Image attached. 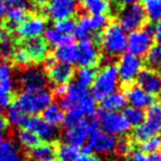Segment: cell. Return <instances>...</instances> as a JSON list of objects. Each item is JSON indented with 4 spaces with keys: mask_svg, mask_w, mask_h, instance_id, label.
<instances>
[{
    "mask_svg": "<svg viewBox=\"0 0 161 161\" xmlns=\"http://www.w3.org/2000/svg\"><path fill=\"white\" fill-rule=\"evenodd\" d=\"M97 38L101 43L102 51L108 57L123 55L127 48V32L117 22L108 23Z\"/></svg>",
    "mask_w": 161,
    "mask_h": 161,
    "instance_id": "6da1fadb",
    "label": "cell"
},
{
    "mask_svg": "<svg viewBox=\"0 0 161 161\" xmlns=\"http://www.w3.org/2000/svg\"><path fill=\"white\" fill-rule=\"evenodd\" d=\"M119 85L116 66L113 64L104 65L96 74L93 83L91 85L90 96L96 101H102L108 96L116 91Z\"/></svg>",
    "mask_w": 161,
    "mask_h": 161,
    "instance_id": "7a4b0ae2",
    "label": "cell"
},
{
    "mask_svg": "<svg viewBox=\"0 0 161 161\" xmlns=\"http://www.w3.org/2000/svg\"><path fill=\"white\" fill-rule=\"evenodd\" d=\"M53 96L51 91L45 88L35 90H23L18 96L14 104L25 115H37L43 112L45 108L52 103Z\"/></svg>",
    "mask_w": 161,
    "mask_h": 161,
    "instance_id": "3957f363",
    "label": "cell"
},
{
    "mask_svg": "<svg viewBox=\"0 0 161 161\" xmlns=\"http://www.w3.org/2000/svg\"><path fill=\"white\" fill-rule=\"evenodd\" d=\"M97 125L101 126V129L111 136H124L130 130L127 119L121 112H108L101 110L97 114Z\"/></svg>",
    "mask_w": 161,
    "mask_h": 161,
    "instance_id": "277c9868",
    "label": "cell"
},
{
    "mask_svg": "<svg viewBox=\"0 0 161 161\" xmlns=\"http://www.w3.org/2000/svg\"><path fill=\"white\" fill-rule=\"evenodd\" d=\"M65 128L66 142L79 148L86 144L90 133L97 128V122L91 119L90 117H85L71 124H66Z\"/></svg>",
    "mask_w": 161,
    "mask_h": 161,
    "instance_id": "5b68a950",
    "label": "cell"
},
{
    "mask_svg": "<svg viewBox=\"0 0 161 161\" xmlns=\"http://www.w3.org/2000/svg\"><path fill=\"white\" fill-rule=\"evenodd\" d=\"M153 30L149 26L135 30L127 34V48L126 52L138 57H142L147 54L153 45Z\"/></svg>",
    "mask_w": 161,
    "mask_h": 161,
    "instance_id": "8992f818",
    "label": "cell"
},
{
    "mask_svg": "<svg viewBox=\"0 0 161 161\" xmlns=\"http://www.w3.org/2000/svg\"><path fill=\"white\" fill-rule=\"evenodd\" d=\"M119 81L129 85L137 79L139 72L142 69V60L140 57L130 53H124L121 55L116 66Z\"/></svg>",
    "mask_w": 161,
    "mask_h": 161,
    "instance_id": "52a82bcc",
    "label": "cell"
},
{
    "mask_svg": "<svg viewBox=\"0 0 161 161\" xmlns=\"http://www.w3.org/2000/svg\"><path fill=\"white\" fill-rule=\"evenodd\" d=\"M146 19L147 18L140 4L134 3L128 4L119 11L117 23L126 32H133V31L142 28L146 22Z\"/></svg>",
    "mask_w": 161,
    "mask_h": 161,
    "instance_id": "ba28073f",
    "label": "cell"
},
{
    "mask_svg": "<svg viewBox=\"0 0 161 161\" xmlns=\"http://www.w3.org/2000/svg\"><path fill=\"white\" fill-rule=\"evenodd\" d=\"M45 13L55 22L71 19L78 10L77 0H48Z\"/></svg>",
    "mask_w": 161,
    "mask_h": 161,
    "instance_id": "9c48e42d",
    "label": "cell"
},
{
    "mask_svg": "<svg viewBox=\"0 0 161 161\" xmlns=\"http://www.w3.org/2000/svg\"><path fill=\"white\" fill-rule=\"evenodd\" d=\"M100 60V51L96 40L88 37L81 40L77 46V64L80 67L93 68Z\"/></svg>",
    "mask_w": 161,
    "mask_h": 161,
    "instance_id": "30bf717a",
    "label": "cell"
},
{
    "mask_svg": "<svg viewBox=\"0 0 161 161\" xmlns=\"http://www.w3.org/2000/svg\"><path fill=\"white\" fill-rule=\"evenodd\" d=\"M87 142L92 153L97 155H108L115 150L117 140L114 136H111L102 129L96 128L90 133Z\"/></svg>",
    "mask_w": 161,
    "mask_h": 161,
    "instance_id": "8fae6325",
    "label": "cell"
},
{
    "mask_svg": "<svg viewBox=\"0 0 161 161\" xmlns=\"http://www.w3.org/2000/svg\"><path fill=\"white\" fill-rule=\"evenodd\" d=\"M24 127L35 134L40 140H44L47 142L55 140L58 135L57 128L49 125L42 117L37 116V115L28 117L25 124H24Z\"/></svg>",
    "mask_w": 161,
    "mask_h": 161,
    "instance_id": "7c38bea8",
    "label": "cell"
},
{
    "mask_svg": "<svg viewBox=\"0 0 161 161\" xmlns=\"http://www.w3.org/2000/svg\"><path fill=\"white\" fill-rule=\"evenodd\" d=\"M46 30V21L44 18L33 15L26 18L20 25L17 26V33L22 40L37 38L44 34Z\"/></svg>",
    "mask_w": 161,
    "mask_h": 161,
    "instance_id": "4fadbf2b",
    "label": "cell"
},
{
    "mask_svg": "<svg viewBox=\"0 0 161 161\" xmlns=\"http://www.w3.org/2000/svg\"><path fill=\"white\" fill-rule=\"evenodd\" d=\"M137 86L150 96L161 94V74L151 68H142L137 77Z\"/></svg>",
    "mask_w": 161,
    "mask_h": 161,
    "instance_id": "5bb4252c",
    "label": "cell"
},
{
    "mask_svg": "<svg viewBox=\"0 0 161 161\" xmlns=\"http://www.w3.org/2000/svg\"><path fill=\"white\" fill-rule=\"evenodd\" d=\"M20 82L24 90H35L45 88L47 77L42 69L37 67H29L22 71Z\"/></svg>",
    "mask_w": 161,
    "mask_h": 161,
    "instance_id": "9a60e30c",
    "label": "cell"
},
{
    "mask_svg": "<svg viewBox=\"0 0 161 161\" xmlns=\"http://www.w3.org/2000/svg\"><path fill=\"white\" fill-rule=\"evenodd\" d=\"M124 94H125L126 101L129 104V106H134V108H140V110L147 108L148 106H150L151 103L155 102V97L147 93L137 85L129 86L125 90Z\"/></svg>",
    "mask_w": 161,
    "mask_h": 161,
    "instance_id": "2e32d148",
    "label": "cell"
},
{
    "mask_svg": "<svg viewBox=\"0 0 161 161\" xmlns=\"http://www.w3.org/2000/svg\"><path fill=\"white\" fill-rule=\"evenodd\" d=\"M48 71V79L55 86L68 85L74 77V69L71 65L64 64V63L55 62L47 69Z\"/></svg>",
    "mask_w": 161,
    "mask_h": 161,
    "instance_id": "e0dca14e",
    "label": "cell"
},
{
    "mask_svg": "<svg viewBox=\"0 0 161 161\" xmlns=\"http://www.w3.org/2000/svg\"><path fill=\"white\" fill-rule=\"evenodd\" d=\"M161 134V121L146 119L142 124L135 128L133 133V138L135 142H142L146 139Z\"/></svg>",
    "mask_w": 161,
    "mask_h": 161,
    "instance_id": "ac0fdd59",
    "label": "cell"
},
{
    "mask_svg": "<svg viewBox=\"0 0 161 161\" xmlns=\"http://www.w3.org/2000/svg\"><path fill=\"white\" fill-rule=\"evenodd\" d=\"M88 94H89V92H88L87 89L80 88L76 83L70 85L67 87L66 93L60 97L59 105L62 106V108L64 111H69L72 108H75L77 104L80 103L81 100Z\"/></svg>",
    "mask_w": 161,
    "mask_h": 161,
    "instance_id": "d6986e66",
    "label": "cell"
},
{
    "mask_svg": "<svg viewBox=\"0 0 161 161\" xmlns=\"http://www.w3.org/2000/svg\"><path fill=\"white\" fill-rule=\"evenodd\" d=\"M32 62H43L47 56V44L41 37L26 40L23 46Z\"/></svg>",
    "mask_w": 161,
    "mask_h": 161,
    "instance_id": "ffe728a7",
    "label": "cell"
},
{
    "mask_svg": "<svg viewBox=\"0 0 161 161\" xmlns=\"http://www.w3.org/2000/svg\"><path fill=\"white\" fill-rule=\"evenodd\" d=\"M66 113L58 103H49L42 112V119L49 125L57 127L64 123Z\"/></svg>",
    "mask_w": 161,
    "mask_h": 161,
    "instance_id": "44dd1931",
    "label": "cell"
},
{
    "mask_svg": "<svg viewBox=\"0 0 161 161\" xmlns=\"http://www.w3.org/2000/svg\"><path fill=\"white\" fill-rule=\"evenodd\" d=\"M102 110L108 111V112H121L122 110L126 108L127 105V101L124 92L121 91H114L108 96L105 99L101 101Z\"/></svg>",
    "mask_w": 161,
    "mask_h": 161,
    "instance_id": "7402d4cb",
    "label": "cell"
},
{
    "mask_svg": "<svg viewBox=\"0 0 161 161\" xmlns=\"http://www.w3.org/2000/svg\"><path fill=\"white\" fill-rule=\"evenodd\" d=\"M54 58L56 62L72 65L77 62V45L74 42L55 47Z\"/></svg>",
    "mask_w": 161,
    "mask_h": 161,
    "instance_id": "603a6c76",
    "label": "cell"
},
{
    "mask_svg": "<svg viewBox=\"0 0 161 161\" xmlns=\"http://www.w3.org/2000/svg\"><path fill=\"white\" fill-rule=\"evenodd\" d=\"M81 8L89 14H106L111 11V3L108 0H77Z\"/></svg>",
    "mask_w": 161,
    "mask_h": 161,
    "instance_id": "cb8c5ba5",
    "label": "cell"
},
{
    "mask_svg": "<svg viewBox=\"0 0 161 161\" xmlns=\"http://www.w3.org/2000/svg\"><path fill=\"white\" fill-rule=\"evenodd\" d=\"M12 66L8 62L0 63V96H11Z\"/></svg>",
    "mask_w": 161,
    "mask_h": 161,
    "instance_id": "d4e9b609",
    "label": "cell"
},
{
    "mask_svg": "<svg viewBox=\"0 0 161 161\" xmlns=\"http://www.w3.org/2000/svg\"><path fill=\"white\" fill-rule=\"evenodd\" d=\"M55 158L56 148L49 142H40L31 150V159L33 161H54Z\"/></svg>",
    "mask_w": 161,
    "mask_h": 161,
    "instance_id": "484cf974",
    "label": "cell"
},
{
    "mask_svg": "<svg viewBox=\"0 0 161 161\" xmlns=\"http://www.w3.org/2000/svg\"><path fill=\"white\" fill-rule=\"evenodd\" d=\"M0 161H23L17 145L11 140L0 142Z\"/></svg>",
    "mask_w": 161,
    "mask_h": 161,
    "instance_id": "4316f807",
    "label": "cell"
},
{
    "mask_svg": "<svg viewBox=\"0 0 161 161\" xmlns=\"http://www.w3.org/2000/svg\"><path fill=\"white\" fill-rule=\"evenodd\" d=\"M140 7L147 19L153 22L161 20V0H140Z\"/></svg>",
    "mask_w": 161,
    "mask_h": 161,
    "instance_id": "83f0119b",
    "label": "cell"
},
{
    "mask_svg": "<svg viewBox=\"0 0 161 161\" xmlns=\"http://www.w3.org/2000/svg\"><path fill=\"white\" fill-rule=\"evenodd\" d=\"M96 74L97 72L94 68L80 67L76 71V74H74L75 78H76V85L83 89H88L93 83Z\"/></svg>",
    "mask_w": 161,
    "mask_h": 161,
    "instance_id": "f1b7e54d",
    "label": "cell"
},
{
    "mask_svg": "<svg viewBox=\"0 0 161 161\" xmlns=\"http://www.w3.org/2000/svg\"><path fill=\"white\" fill-rule=\"evenodd\" d=\"M44 36H45V43L54 47L74 42L71 35H64V34L58 32L54 26L53 28L46 29L44 32Z\"/></svg>",
    "mask_w": 161,
    "mask_h": 161,
    "instance_id": "f546056e",
    "label": "cell"
},
{
    "mask_svg": "<svg viewBox=\"0 0 161 161\" xmlns=\"http://www.w3.org/2000/svg\"><path fill=\"white\" fill-rule=\"evenodd\" d=\"M91 33H93L90 21V15H82L79 18V20L76 22L75 25L74 35L79 40H85V38L91 37Z\"/></svg>",
    "mask_w": 161,
    "mask_h": 161,
    "instance_id": "4dcf8cb0",
    "label": "cell"
},
{
    "mask_svg": "<svg viewBox=\"0 0 161 161\" xmlns=\"http://www.w3.org/2000/svg\"><path fill=\"white\" fill-rule=\"evenodd\" d=\"M6 117L9 125H12L14 127H24V124H25V121L28 119V116L14 103L8 108Z\"/></svg>",
    "mask_w": 161,
    "mask_h": 161,
    "instance_id": "1f68e13d",
    "label": "cell"
},
{
    "mask_svg": "<svg viewBox=\"0 0 161 161\" xmlns=\"http://www.w3.org/2000/svg\"><path fill=\"white\" fill-rule=\"evenodd\" d=\"M123 115L127 119L129 125L135 126V127L142 124L145 122V119H146V114H145L144 110L134 108V106H126L124 108Z\"/></svg>",
    "mask_w": 161,
    "mask_h": 161,
    "instance_id": "d6a6232c",
    "label": "cell"
},
{
    "mask_svg": "<svg viewBox=\"0 0 161 161\" xmlns=\"http://www.w3.org/2000/svg\"><path fill=\"white\" fill-rule=\"evenodd\" d=\"M79 153H80V149L68 142L62 144L56 149V157L59 158L60 161H75Z\"/></svg>",
    "mask_w": 161,
    "mask_h": 161,
    "instance_id": "836d02e7",
    "label": "cell"
},
{
    "mask_svg": "<svg viewBox=\"0 0 161 161\" xmlns=\"http://www.w3.org/2000/svg\"><path fill=\"white\" fill-rule=\"evenodd\" d=\"M17 138H18L19 144L21 145L23 148L30 149V150H32L34 147H36L41 142V140L38 139L37 136L26 128L21 129V130L18 133Z\"/></svg>",
    "mask_w": 161,
    "mask_h": 161,
    "instance_id": "e575fe53",
    "label": "cell"
},
{
    "mask_svg": "<svg viewBox=\"0 0 161 161\" xmlns=\"http://www.w3.org/2000/svg\"><path fill=\"white\" fill-rule=\"evenodd\" d=\"M146 57V64L149 66L151 69H160L161 68V44H155L150 47Z\"/></svg>",
    "mask_w": 161,
    "mask_h": 161,
    "instance_id": "d590c367",
    "label": "cell"
},
{
    "mask_svg": "<svg viewBox=\"0 0 161 161\" xmlns=\"http://www.w3.org/2000/svg\"><path fill=\"white\" fill-rule=\"evenodd\" d=\"M161 149V136H153L140 142V150L145 153H153Z\"/></svg>",
    "mask_w": 161,
    "mask_h": 161,
    "instance_id": "8d00e7d4",
    "label": "cell"
},
{
    "mask_svg": "<svg viewBox=\"0 0 161 161\" xmlns=\"http://www.w3.org/2000/svg\"><path fill=\"white\" fill-rule=\"evenodd\" d=\"M90 21H91V26L93 33L103 31L108 25V17L106 14L90 15Z\"/></svg>",
    "mask_w": 161,
    "mask_h": 161,
    "instance_id": "74e56055",
    "label": "cell"
},
{
    "mask_svg": "<svg viewBox=\"0 0 161 161\" xmlns=\"http://www.w3.org/2000/svg\"><path fill=\"white\" fill-rule=\"evenodd\" d=\"M11 57H12L13 63H14L15 65L20 66V67H26V66L32 62V60H31V58L29 57L28 53L24 51L23 47L15 48Z\"/></svg>",
    "mask_w": 161,
    "mask_h": 161,
    "instance_id": "f35d334b",
    "label": "cell"
},
{
    "mask_svg": "<svg viewBox=\"0 0 161 161\" xmlns=\"http://www.w3.org/2000/svg\"><path fill=\"white\" fill-rule=\"evenodd\" d=\"M14 43H13V40L10 37V36L6 35L1 38L0 41V54H1L2 57L7 58V57H11L14 52Z\"/></svg>",
    "mask_w": 161,
    "mask_h": 161,
    "instance_id": "ab89813d",
    "label": "cell"
},
{
    "mask_svg": "<svg viewBox=\"0 0 161 161\" xmlns=\"http://www.w3.org/2000/svg\"><path fill=\"white\" fill-rule=\"evenodd\" d=\"M75 25H76V22H75L74 20L66 19V20H62V21L56 22L54 28L59 33L64 34V35H71V34H74Z\"/></svg>",
    "mask_w": 161,
    "mask_h": 161,
    "instance_id": "60d3db41",
    "label": "cell"
},
{
    "mask_svg": "<svg viewBox=\"0 0 161 161\" xmlns=\"http://www.w3.org/2000/svg\"><path fill=\"white\" fill-rule=\"evenodd\" d=\"M4 8L8 9H17V10L28 11L30 8V0H3Z\"/></svg>",
    "mask_w": 161,
    "mask_h": 161,
    "instance_id": "b9f144b4",
    "label": "cell"
},
{
    "mask_svg": "<svg viewBox=\"0 0 161 161\" xmlns=\"http://www.w3.org/2000/svg\"><path fill=\"white\" fill-rule=\"evenodd\" d=\"M146 119H156V121H161V102H153L150 104V106L147 108Z\"/></svg>",
    "mask_w": 161,
    "mask_h": 161,
    "instance_id": "7bdbcfd3",
    "label": "cell"
},
{
    "mask_svg": "<svg viewBox=\"0 0 161 161\" xmlns=\"http://www.w3.org/2000/svg\"><path fill=\"white\" fill-rule=\"evenodd\" d=\"M131 150V146L129 144L128 140L126 139H121L119 142H116V146H115V150L117 153V155L119 156H127Z\"/></svg>",
    "mask_w": 161,
    "mask_h": 161,
    "instance_id": "ee69618b",
    "label": "cell"
},
{
    "mask_svg": "<svg viewBox=\"0 0 161 161\" xmlns=\"http://www.w3.org/2000/svg\"><path fill=\"white\" fill-rule=\"evenodd\" d=\"M151 30H153V40L158 44H161V20L155 24V26Z\"/></svg>",
    "mask_w": 161,
    "mask_h": 161,
    "instance_id": "f6af8a7d",
    "label": "cell"
},
{
    "mask_svg": "<svg viewBox=\"0 0 161 161\" xmlns=\"http://www.w3.org/2000/svg\"><path fill=\"white\" fill-rule=\"evenodd\" d=\"M130 161H149L147 153H142V150H136L131 153V160Z\"/></svg>",
    "mask_w": 161,
    "mask_h": 161,
    "instance_id": "bcb514c9",
    "label": "cell"
},
{
    "mask_svg": "<svg viewBox=\"0 0 161 161\" xmlns=\"http://www.w3.org/2000/svg\"><path fill=\"white\" fill-rule=\"evenodd\" d=\"M8 128H9V123L7 121V117L4 115L0 114V135L7 133Z\"/></svg>",
    "mask_w": 161,
    "mask_h": 161,
    "instance_id": "7dc6e473",
    "label": "cell"
},
{
    "mask_svg": "<svg viewBox=\"0 0 161 161\" xmlns=\"http://www.w3.org/2000/svg\"><path fill=\"white\" fill-rule=\"evenodd\" d=\"M11 96H0V111L10 106Z\"/></svg>",
    "mask_w": 161,
    "mask_h": 161,
    "instance_id": "c3c4849f",
    "label": "cell"
},
{
    "mask_svg": "<svg viewBox=\"0 0 161 161\" xmlns=\"http://www.w3.org/2000/svg\"><path fill=\"white\" fill-rule=\"evenodd\" d=\"M75 161H100L99 158L92 155H79Z\"/></svg>",
    "mask_w": 161,
    "mask_h": 161,
    "instance_id": "681fc988",
    "label": "cell"
},
{
    "mask_svg": "<svg viewBox=\"0 0 161 161\" xmlns=\"http://www.w3.org/2000/svg\"><path fill=\"white\" fill-rule=\"evenodd\" d=\"M67 85H62V86H56L55 87V90H54V92H55V94L57 97H62L64 94L66 93V91H67Z\"/></svg>",
    "mask_w": 161,
    "mask_h": 161,
    "instance_id": "f907efd6",
    "label": "cell"
},
{
    "mask_svg": "<svg viewBox=\"0 0 161 161\" xmlns=\"http://www.w3.org/2000/svg\"><path fill=\"white\" fill-rule=\"evenodd\" d=\"M148 159L149 161H161V153L160 151H156V153H149Z\"/></svg>",
    "mask_w": 161,
    "mask_h": 161,
    "instance_id": "816d5d0a",
    "label": "cell"
},
{
    "mask_svg": "<svg viewBox=\"0 0 161 161\" xmlns=\"http://www.w3.org/2000/svg\"><path fill=\"white\" fill-rule=\"evenodd\" d=\"M82 148H81V151H82V155H91L92 151L91 149H90V147L88 146V145H83V146H81Z\"/></svg>",
    "mask_w": 161,
    "mask_h": 161,
    "instance_id": "f5cc1de1",
    "label": "cell"
},
{
    "mask_svg": "<svg viewBox=\"0 0 161 161\" xmlns=\"http://www.w3.org/2000/svg\"><path fill=\"white\" fill-rule=\"evenodd\" d=\"M4 14H6V8H4L3 0H0V19L3 18Z\"/></svg>",
    "mask_w": 161,
    "mask_h": 161,
    "instance_id": "db71d44e",
    "label": "cell"
},
{
    "mask_svg": "<svg viewBox=\"0 0 161 161\" xmlns=\"http://www.w3.org/2000/svg\"><path fill=\"white\" fill-rule=\"evenodd\" d=\"M32 1L34 2L35 4H37V6H40V4H44L46 3L48 0H32Z\"/></svg>",
    "mask_w": 161,
    "mask_h": 161,
    "instance_id": "11a10c76",
    "label": "cell"
},
{
    "mask_svg": "<svg viewBox=\"0 0 161 161\" xmlns=\"http://www.w3.org/2000/svg\"><path fill=\"white\" fill-rule=\"evenodd\" d=\"M4 36V32H3V30H2V28L0 26V41H1V38Z\"/></svg>",
    "mask_w": 161,
    "mask_h": 161,
    "instance_id": "9f6ffc18",
    "label": "cell"
},
{
    "mask_svg": "<svg viewBox=\"0 0 161 161\" xmlns=\"http://www.w3.org/2000/svg\"><path fill=\"white\" fill-rule=\"evenodd\" d=\"M2 140H3V139H2V135H0V142H1Z\"/></svg>",
    "mask_w": 161,
    "mask_h": 161,
    "instance_id": "6f0895ef",
    "label": "cell"
},
{
    "mask_svg": "<svg viewBox=\"0 0 161 161\" xmlns=\"http://www.w3.org/2000/svg\"><path fill=\"white\" fill-rule=\"evenodd\" d=\"M122 161H130V160H128V159H125V160H122Z\"/></svg>",
    "mask_w": 161,
    "mask_h": 161,
    "instance_id": "680465c9",
    "label": "cell"
},
{
    "mask_svg": "<svg viewBox=\"0 0 161 161\" xmlns=\"http://www.w3.org/2000/svg\"><path fill=\"white\" fill-rule=\"evenodd\" d=\"M108 1H110V0H108ZM112 1H119V0H112Z\"/></svg>",
    "mask_w": 161,
    "mask_h": 161,
    "instance_id": "91938a15",
    "label": "cell"
},
{
    "mask_svg": "<svg viewBox=\"0 0 161 161\" xmlns=\"http://www.w3.org/2000/svg\"><path fill=\"white\" fill-rule=\"evenodd\" d=\"M59 161H60V160H59Z\"/></svg>",
    "mask_w": 161,
    "mask_h": 161,
    "instance_id": "94428289",
    "label": "cell"
}]
</instances>
